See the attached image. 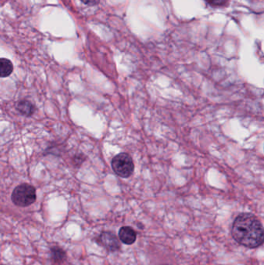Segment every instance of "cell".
Instances as JSON below:
<instances>
[{
	"label": "cell",
	"instance_id": "cell-1",
	"mask_svg": "<svg viewBox=\"0 0 264 265\" xmlns=\"http://www.w3.org/2000/svg\"><path fill=\"white\" fill-rule=\"evenodd\" d=\"M232 237L239 244L255 248L264 242V228L260 220L251 213H242L235 220L232 229Z\"/></svg>",
	"mask_w": 264,
	"mask_h": 265
},
{
	"label": "cell",
	"instance_id": "cell-2",
	"mask_svg": "<svg viewBox=\"0 0 264 265\" xmlns=\"http://www.w3.org/2000/svg\"><path fill=\"white\" fill-rule=\"evenodd\" d=\"M36 189L28 184H20L14 189L12 194V201L19 207H27L35 203Z\"/></svg>",
	"mask_w": 264,
	"mask_h": 265
},
{
	"label": "cell",
	"instance_id": "cell-3",
	"mask_svg": "<svg viewBox=\"0 0 264 265\" xmlns=\"http://www.w3.org/2000/svg\"><path fill=\"white\" fill-rule=\"evenodd\" d=\"M112 167L116 175L122 178H129L133 173L134 164L131 155L120 153L112 161Z\"/></svg>",
	"mask_w": 264,
	"mask_h": 265
},
{
	"label": "cell",
	"instance_id": "cell-4",
	"mask_svg": "<svg viewBox=\"0 0 264 265\" xmlns=\"http://www.w3.org/2000/svg\"><path fill=\"white\" fill-rule=\"evenodd\" d=\"M98 241L102 246H105L110 251H115L119 250L120 247V244L118 241L117 237L110 232L102 233Z\"/></svg>",
	"mask_w": 264,
	"mask_h": 265
},
{
	"label": "cell",
	"instance_id": "cell-5",
	"mask_svg": "<svg viewBox=\"0 0 264 265\" xmlns=\"http://www.w3.org/2000/svg\"><path fill=\"white\" fill-rule=\"evenodd\" d=\"M119 238L125 245H131L136 240V233L130 226H123L119 231Z\"/></svg>",
	"mask_w": 264,
	"mask_h": 265
},
{
	"label": "cell",
	"instance_id": "cell-6",
	"mask_svg": "<svg viewBox=\"0 0 264 265\" xmlns=\"http://www.w3.org/2000/svg\"><path fill=\"white\" fill-rule=\"evenodd\" d=\"M51 262L55 265H61L67 259V254L60 246H55L51 248Z\"/></svg>",
	"mask_w": 264,
	"mask_h": 265
},
{
	"label": "cell",
	"instance_id": "cell-7",
	"mask_svg": "<svg viewBox=\"0 0 264 265\" xmlns=\"http://www.w3.org/2000/svg\"><path fill=\"white\" fill-rule=\"evenodd\" d=\"M14 71L13 63L9 59H0V78H6Z\"/></svg>",
	"mask_w": 264,
	"mask_h": 265
},
{
	"label": "cell",
	"instance_id": "cell-8",
	"mask_svg": "<svg viewBox=\"0 0 264 265\" xmlns=\"http://www.w3.org/2000/svg\"><path fill=\"white\" fill-rule=\"evenodd\" d=\"M17 109L22 114L26 115V116L32 115L34 110H35L34 105L30 102L26 101V100L19 102L18 105H17Z\"/></svg>",
	"mask_w": 264,
	"mask_h": 265
},
{
	"label": "cell",
	"instance_id": "cell-9",
	"mask_svg": "<svg viewBox=\"0 0 264 265\" xmlns=\"http://www.w3.org/2000/svg\"><path fill=\"white\" fill-rule=\"evenodd\" d=\"M206 1L212 6H223L228 0H206Z\"/></svg>",
	"mask_w": 264,
	"mask_h": 265
},
{
	"label": "cell",
	"instance_id": "cell-10",
	"mask_svg": "<svg viewBox=\"0 0 264 265\" xmlns=\"http://www.w3.org/2000/svg\"><path fill=\"white\" fill-rule=\"evenodd\" d=\"M81 1L89 6H94L98 2V0H81Z\"/></svg>",
	"mask_w": 264,
	"mask_h": 265
}]
</instances>
